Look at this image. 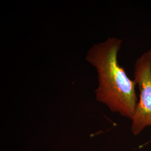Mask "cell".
Returning <instances> with one entry per match:
<instances>
[{"mask_svg": "<svg viewBox=\"0 0 151 151\" xmlns=\"http://www.w3.org/2000/svg\"><path fill=\"white\" fill-rule=\"evenodd\" d=\"M122 44V40L116 37L95 44L87 51L86 60L97 72L99 85L95 96L97 101L111 111L132 120L138 102L137 84L118 63Z\"/></svg>", "mask_w": 151, "mask_h": 151, "instance_id": "6da1fadb", "label": "cell"}, {"mask_svg": "<svg viewBox=\"0 0 151 151\" xmlns=\"http://www.w3.org/2000/svg\"><path fill=\"white\" fill-rule=\"evenodd\" d=\"M139 90V100L132 119V131L138 134L151 126V50L145 52L136 60L134 80Z\"/></svg>", "mask_w": 151, "mask_h": 151, "instance_id": "7a4b0ae2", "label": "cell"}]
</instances>
